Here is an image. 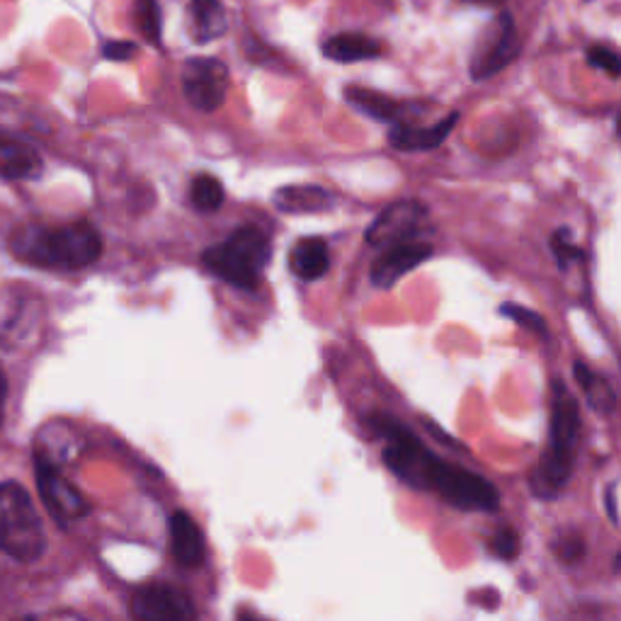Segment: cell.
<instances>
[{
    "label": "cell",
    "instance_id": "1",
    "mask_svg": "<svg viewBox=\"0 0 621 621\" xmlns=\"http://www.w3.org/2000/svg\"><path fill=\"white\" fill-rule=\"evenodd\" d=\"M580 406L564 384H554V401H551L548 447L534 472V490L542 498H554L566 488L573 472V450L580 437Z\"/></svg>",
    "mask_w": 621,
    "mask_h": 621
},
{
    "label": "cell",
    "instance_id": "2",
    "mask_svg": "<svg viewBox=\"0 0 621 621\" xmlns=\"http://www.w3.org/2000/svg\"><path fill=\"white\" fill-rule=\"evenodd\" d=\"M15 253L32 265L84 269L102 255V236L88 221H76L58 229L20 231Z\"/></svg>",
    "mask_w": 621,
    "mask_h": 621
},
{
    "label": "cell",
    "instance_id": "3",
    "mask_svg": "<svg viewBox=\"0 0 621 621\" xmlns=\"http://www.w3.org/2000/svg\"><path fill=\"white\" fill-rule=\"evenodd\" d=\"M269 255H273V245H269L267 233L255 226H243L233 231L224 243L207 248L202 263L209 273L224 282L239 289H255L269 263Z\"/></svg>",
    "mask_w": 621,
    "mask_h": 621
},
{
    "label": "cell",
    "instance_id": "4",
    "mask_svg": "<svg viewBox=\"0 0 621 621\" xmlns=\"http://www.w3.org/2000/svg\"><path fill=\"white\" fill-rule=\"evenodd\" d=\"M0 551L10 558L30 564L46 551V534L27 490L13 484H0Z\"/></svg>",
    "mask_w": 621,
    "mask_h": 621
},
{
    "label": "cell",
    "instance_id": "5",
    "mask_svg": "<svg viewBox=\"0 0 621 621\" xmlns=\"http://www.w3.org/2000/svg\"><path fill=\"white\" fill-rule=\"evenodd\" d=\"M425 490H435L450 506L459 510L490 512L498 508V490L488 478L468 472L464 466L442 462L437 456L430 462Z\"/></svg>",
    "mask_w": 621,
    "mask_h": 621
},
{
    "label": "cell",
    "instance_id": "6",
    "mask_svg": "<svg viewBox=\"0 0 621 621\" xmlns=\"http://www.w3.org/2000/svg\"><path fill=\"white\" fill-rule=\"evenodd\" d=\"M520 32L510 13H500L498 20L484 34L472 56L468 74L474 80H488L506 68L520 56Z\"/></svg>",
    "mask_w": 621,
    "mask_h": 621
},
{
    "label": "cell",
    "instance_id": "7",
    "mask_svg": "<svg viewBox=\"0 0 621 621\" xmlns=\"http://www.w3.org/2000/svg\"><path fill=\"white\" fill-rule=\"evenodd\" d=\"M229 66L212 56L187 58L182 66V90L199 112H217L229 96Z\"/></svg>",
    "mask_w": 621,
    "mask_h": 621
},
{
    "label": "cell",
    "instance_id": "8",
    "mask_svg": "<svg viewBox=\"0 0 621 621\" xmlns=\"http://www.w3.org/2000/svg\"><path fill=\"white\" fill-rule=\"evenodd\" d=\"M428 224V209L415 199H401L384 209L367 229V243L374 248H389V245L415 241L418 233Z\"/></svg>",
    "mask_w": 621,
    "mask_h": 621
},
{
    "label": "cell",
    "instance_id": "9",
    "mask_svg": "<svg viewBox=\"0 0 621 621\" xmlns=\"http://www.w3.org/2000/svg\"><path fill=\"white\" fill-rule=\"evenodd\" d=\"M37 488L46 512H49L56 522L71 524L80 518H86L88 500L80 496V490L71 480L62 476L56 464L46 462L44 456L42 459L37 456Z\"/></svg>",
    "mask_w": 621,
    "mask_h": 621
},
{
    "label": "cell",
    "instance_id": "10",
    "mask_svg": "<svg viewBox=\"0 0 621 621\" xmlns=\"http://www.w3.org/2000/svg\"><path fill=\"white\" fill-rule=\"evenodd\" d=\"M134 621H197L190 597L166 583H151L138 588L132 597Z\"/></svg>",
    "mask_w": 621,
    "mask_h": 621
},
{
    "label": "cell",
    "instance_id": "11",
    "mask_svg": "<svg viewBox=\"0 0 621 621\" xmlns=\"http://www.w3.org/2000/svg\"><path fill=\"white\" fill-rule=\"evenodd\" d=\"M432 253H435V248H432L430 243L418 241V239L389 245V248H384V253L372 265L374 287H381V289L393 287L398 279L410 273V269H415L418 265L430 260Z\"/></svg>",
    "mask_w": 621,
    "mask_h": 621
},
{
    "label": "cell",
    "instance_id": "12",
    "mask_svg": "<svg viewBox=\"0 0 621 621\" xmlns=\"http://www.w3.org/2000/svg\"><path fill=\"white\" fill-rule=\"evenodd\" d=\"M456 124H459V112H450L444 120L430 126L398 122L391 124L389 129V144L396 151H403V154H413V151H432L444 144V138L450 136Z\"/></svg>",
    "mask_w": 621,
    "mask_h": 621
},
{
    "label": "cell",
    "instance_id": "13",
    "mask_svg": "<svg viewBox=\"0 0 621 621\" xmlns=\"http://www.w3.org/2000/svg\"><path fill=\"white\" fill-rule=\"evenodd\" d=\"M168 534H170V551L173 558L178 561L182 568H199L204 564L207 546L202 530L187 512H173L168 520Z\"/></svg>",
    "mask_w": 621,
    "mask_h": 621
},
{
    "label": "cell",
    "instance_id": "14",
    "mask_svg": "<svg viewBox=\"0 0 621 621\" xmlns=\"http://www.w3.org/2000/svg\"><path fill=\"white\" fill-rule=\"evenodd\" d=\"M42 173V158L30 144L20 138L0 134V175L10 180L37 178Z\"/></svg>",
    "mask_w": 621,
    "mask_h": 621
},
{
    "label": "cell",
    "instance_id": "15",
    "mask_svg": "<svg viewBox=\"0 0 621 621\" xmlns=\"http://www.w3.org/2000/svg\"><path fill=\"white\" fill-rule=\"evenodd\" d=\"M275 207L287 214H315L335 207V197L319 185H291L275 192Z\"/></svg>",
    "mask_w": 621,
    "mask_h": 621
},
{
    "label": "cell",
    "instance_id": "16",
    "mask_svg": "<svg viewBox=\"0 0 621 621\" xmlns=\"http://www.w3.org/2000/svg\"><path fill=\"white\" fill-rule=\"evenodd\" d=\"M289 267L303 282H315L331 267V248L323 239H301L289 253Z\"/></svg>",
    "mask_w": 621,
    "mask_h": 621
},
{
    "label": "cell",
    "instance_id": "17",
    "mask_svg": "<svg viewBox=\"0 0 621 621\" xmlns=\"http://www.w3.org/2000/svg\"><path fill=\"white\" fill-rule=\"evenodd\" d=\"M325 58H331L335 64H357V62H372L381 54V44L377 40L367 37L359 32H343L323 44Z\"/></svg>",
    "mask_w": 621,
    "mask_h": 621
},
{
    "label": "cell",
    "instance_id": "18",
    "mask_svg": "<svg viewBox=\"0 0 621 621\" xmlns=\"http://www.w3.org/2000/svg\"><path fill=\"white\" fill-rule=\"evenodd\" d=\"M345 100L353 104L357 112L367 114L377 122H389V124L403 122V104L391 100L389 96H384V92L359 88V86H347Z\"/></svg>",
    "mask_w": 621,
    "mask_h": 621
},
{
    "label": "cell",
    "instance_id": "19",
    "mask_svg": "<svg viewBox=\"0 0 621 621\" xmlns=\"http://www.w3.org/2000/svg\"><path fill=\"white\" fill-rule=\"evenodd\" d=\"M190 25L197 42H212L229 30L226 8L221 0H190Z\"/></svg>",
    "mask_w": 621,
    "mask_h": 621
},
{
    "label": "cell",
    "instance_id": "20",
    "mask_svg": "<svg viewBox=\"0 0 621 621\" xmlns=\"http://www.w3.org/2000/svg\"><path fill=\"white\" fill-rule=\"evenodd\" d=\"M573 374H576L578 386L585 391V396H588L590 406H595L600 413H609V410L614 408L612 386H609L600 374L592 372L588 365H583V362H578V365L573 367Z\"/></svg>",
    "mask_w": 621,
    "mask_h": 621
},
{
    "label": "cell",
    "instance_id": "21",
    "mask_svg": "<svg viewBox=\"0 0 621 621\" xmlns=\"http://www.w3.org/2000/svg\"><path fill=\"white\" fill-rule=\"evenodd\" d=\"M224 185L209 173H199L190 185V199L199 212H217L224 204Z\"/></svg>",
    "mask_w": 621,
    "mask_h": 621
},
{
    "label": "cell",
    "instance_id": "22",
    "mask_svg": "<svg viewBox=\"0 0 621 621\" xmlns=\"http://www.w3.org/2000/svg\"><path fill=\"white\" fill-rule=\"evenodd\" d=\"M134 20L142 37L148 44H160L163 37V15L158 0H134Z\"/></svg>",
    "mask_w": 621,
    "mask_h": 621
},
{
    "label": "cell",
    "instance_id": "23",
    "mask_svg": "<svg viewBox=\"0 0 621 621\" xmlns=\"http://www.w3.org/2000/svg\"><path fill=\"white\" fill-rule=\"evenodd\" d=\"M488 551L494 556L502 558V561H512L518 558L520 554V534L510 530V526H500L498 532H494L488 542Z\"/></svg>",
    "mask_w": 621,
    "mask_h": 621
},
{
    "label": "cell",
    "instance_id": "24",
    "mask_svg": "<svg viewBox=\"0 0 621 621\" xmlns=\"http://www.w3.org/2000/svg\"><path fill=\"white\" fill-rule=\"evenodd\" d=\"M588 64L614 78L621 76V54L612 49V46H605V44L588 46Z\"/></svg>",
    "mask_w": 621,
    "mask_h": 621
},
{
    "label": "cell",
    "instance_id": "25",
    "mask_svg": "<svg viewBox=\"0 0 621 621\" xmlns=\"http://www.w3.org/2000/svg\"><path fill=\"white\" fill-rule=\"evenodd\" d=\"M551 251H554L561 267H566L570 263H578L585 257V253L578 248V245L570 241L566 229H561V231L554 233V236H551Z\"/></svg>",
    "mask_w": 621,
    "mask_h": 621
},
{
    "label": "cell",
    "instance_id": "26",
    "mask_svg": "<svg viewBox=\"0 0 621 621\" xmlns=\"http://www.w3.org/2000/svg\"><path fill=\"white\" fill-rule=\"evenodd\" d=\"M502 313L510 315V319H512L514 323L526 328V331L539 333V335H546V333H548L542 315L530 311V309H524V307H518V303H508V307H502Z\"/></svg>",
    "mask_w": 621,
    "mask_h": 621
},
{
    "label": "cell",
    "instance_id": "27",
    "mask_svg": "<svg viewBox=\"0 0 621 621\" xmlns=\"http://www.w3.org/2000/svg\"><path fill=\"white\" fill-rule=\"evenodd\" d=\"M556 554H558L561 561H566V564H576V561H580L585 556V542L578 534L558 539Z\"/></svg>",
    "mask_w": 621,
    "mask_h": 621
},
{
    "label": "cell",
    "instance_id": "28",
    "mask_svg": "<svg viewBox=\"0 0 621 621\" xmlns=\"http://www.w3.org/2000/svg\"><path fill=\"white\" fill-rule=\"evenodd\" d=\"M138 52L136 42H126V40H112L102 44V56L108 62H129L134 54Z\"/></svg>",
    "mask_w": 621,
    "mask_h": 621
},
{
    "label": "cell",
    "instance_id": "29",
    "mask_svg": "<svg viewBox=\"0 0 621 621\" xmlns=\"http://www.w3.org/2000/svg\"><path fill=\"white\" fill-rule=\"evenodd\" d=\"M5 401H8V379H5V372L0 369V425H3V418H5Z\"/></svg>",
    "mask_w": 621,
    "mask_h": 621
},
{
    "label": "cell",
    "instance_id": "30",
    "mask_svg": "<svg viewBox=\"0 0 621 621\" xmlns=\"http://www.w3.org/2000/svg\"><path fill=\"white\" fill-rule=\"evenodd\" d=\"M464 3H476V5H500L502 0H464Z\"/></svg>",
    "mask_w": 621,
    "mask_h": 621
},
{
    "label": "cell",
    "instance_id": "31",
    "mask_svg": "<svg viewBox=\"0 0 621 621\" xmlns=\"http://www.w3.org/2000/svg\"><path fill=\"white\" fill-rule=\"evenodd\" d=\"M239 621H265V619H260V617H253V614H243Z\"/></svg>",
    "mask_w": 621,
    "mask_h": 621
},
{
    "label": "cell",
    "instance_id": "32",
    "mask_svg": "<svg viewBox=\"0 0 621 621\" xmlns=\"http://www.w3.org/2000/svg\"><path fill=\"white\" fill-rule=\"evenodd\" d=\"M614 570H619V573H621V551H619L617 558H614Z\"/></svg>",
    "mask_w": 621,
    "mask_h": 621
},
{
    "label": "cell",
    "instance_id": "33",
    "mask_svg": "<svg viewBox=\"0 0 621 621\" xmlns=\"http://www.w3.org/2000/svg\"><path fill=\"white\" fill-rule=\"evenodd\" d=\"M617 134H619V142H621V114H619V120H617Z\"/></svg>",
    "mask_w": 621,
    "mask_h": 621
}]
</instances>
